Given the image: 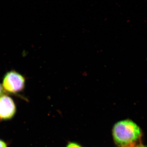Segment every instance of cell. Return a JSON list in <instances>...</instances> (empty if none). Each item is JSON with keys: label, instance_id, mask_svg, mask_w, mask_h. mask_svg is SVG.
Listing matches in <instances>:
<instances>
[{"label": "cell", "instance_id": "obj_1", "mask_svg": "<svg viewBox=\"0 0 147 147\" xmlns=\"http://www.w3.org/2000/svg\"><path fill=\"white\" fill-rule=\"evenodd\" d=\"M112 136L118 147H134L142 143L143 131L136 123L127 119L114 125Z\"/></svg>", "mask_w": 147, "mask_h": 147}, {"label": "cell", "instance_id": "obj_3", "mask_svg": "<svg viewBox=\"0 0 147 147\" xmlns=\"http://www.w3.org/2000/svg\"><path fill=\"white\" fill-rule=\"evenodd\" d=\"M16 107L13 99L8 94L0 96V121L10 119L16 114Z\"/></svg>", "mask_w": 147, "mask_h": 147}, {"label": "cell", "instance_id": "obj_4", "mask_svg": "<svg viewBox=\"0 0 147 147\" xmlns=\"http://www.w3.org/2000/svg\"><path fill=\"white\" fill-rule=\"evenodd\" d=\"M66 147H82L81 145L76 142H69Z\"/></svg>", "mask_w": 147, "mask_h": 147}, {"label": "cell", "instance_id": "obj_7", "mask_svg": "<svg viewBox=\"0 0 147 147\" xmlns=\"http://www.w3.org/2000/svg\"><path fill=\"white\" fill-rule=\"evenodd\" d=\"M134 147H146V146H144V145H143L142 143H141V144L137 145V146H134Z\"/></svg>", "mask_w": 147, "mask_h": 147}, {"label": "cell", "instance_id": "obj_2", "mask_svg": "<svg viewBox=\"0 0 147 147\" xmlns=\"http://www.w3.org/2000/svg\"><path fill=\"white\" fill-rule=\"evenodd\" d=\"M26 82V78L23 75L12 70L5 74L2 86L8 94L16 95L24 91Z\"/></svg>", "mask_w": 147, "mask_h": 147}, {"label": "cell", "instance_id": "obj_5", "mask_svg": "<svg viewBox=\"0 0 147 147\" xmlns=\"http://www.w3.org/2000/svg\"><path fill=\"white\" fill-rule=\"evenodd\" d=\"M4 94H9L6 92L3 88L1 84H0V96Z\"/></svg>", "mask_w": 147, "mask_h": 147}, {"label": "cell", "instance_id": "obj_6", "mask_svg": "<svg viewBox=\"0 0 147 147\" xmlns=\"http://www.w3.org/2000/svg\"><path fill=\"white\" fill-rule=\"evenodd\" d=\"M0 147H7L6 144L2 140H0Z\"/></svg>", "mask_w": 147, "mask_h": 147}]
</instances>
